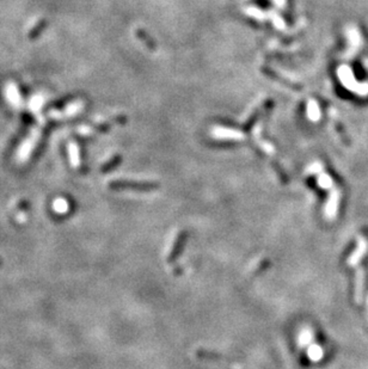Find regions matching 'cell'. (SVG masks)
Returning a JSON list of instances; mask_svg holds the SVG:
<instances>
[{"instance_id":"30bf717a","label":"cell","mask_w":368,"mask_h":369,"mask_svg":"<svg viewBox=\"0 0 368 369\" xmlns=\"http://www.w3.org/2000/svg\"><path fill=\"white\" fill-rule=\"evenodd\" d=\"M120 163H121V156H114L111 159L108 160L105 164L102 165L101 171L103 172V174H106V172L114 170L118 165H120Z\"/></svg>"},{"instance_id":"3957f363","label":"cell","mask_w":368,"mask_h":369,"mask_svg":"<svg viewBox=\"0 0 368 369\" xmlns=\"http://www.w3.org/2000/svg\"><path fill=\"white\" fill-rule=\"evenodd\" d=\"M339 206V191L337 189H332L330 192L329 200L325 205V216L329 220H332L336 218L337 210H338Z\"/></svg>"},{"instance_id":"8fae6325","label":"cell","mask_w":368,"mask_h":369,"mask_svg":"<svg viewBox=\"0 0 368 369\" xmlns=\"http://www.w3.org/2000/svg\"><path fill=\"white\" fill-rule=\"evenodd\" d=\"M314 340V333H312L311 330L305 329L302 330V332L299 336V346L300 347H307L309 343Z\"/></svg>"},{"instance_id":"8992f818","label":"cell","mask_w":368,"mask_h":369,"mask_svg":"<svg viewBox=\"0 0 368 369\" xmlns=\"http://www.w3.org/2000/svg\"><path fill=\"white\" fill-rule=\"evenodd\" d=\"M68 153H70L71 164L77 168L80 165V151H79L78 145L75 143H71L68 145Z\"/></svg>"},{"instance_id":"52a82bcc","label":"cell","mask_w":368,"mask_h":369,"mask_svg":"<svg viewBox=\"0 0 368 369\" xmlns=\"http://www.w3.org/2000/svg\"><path fill=\"white\" fill-rule=\"evenodd\" d=\"M184 240H185V236H184V233H181L180 236H178L177 239H176V241H175L173 250H171V251H170V253H168V262L174 261L175 258H176V257L178 256V253H180V251H181L182 249H183Z\"/></svg>"},{"instance_id":"ba28073f","label":"cell","mask_w":368,"mask_h":369,"mask_svg":"<svg viewBox=\"0 0 368 369\" xmlns=\"http://www.w3.org/2000/svg\"><path fill=\"white\" fill-rule=\"evenodd\" d=\"M323 356H324V350L321 346L318 344H312L311 347L308 348V357L311 358L312 361L317 362L319 360H322Z\"/></svg>"},{"instance_id":"9a60e30c","label":"cell","mask_w":368,"mask_h":369,"mask_svg":"<svg viewBox=\"0 0 368 369\" xmlns=\"http://www.w3.org/2000/svg\"><path fill=\"white\" fill-rule=\"evenodd\" d=\"M261 111H262V109L257 110V111H254L253 115L250 117L249 121H247V123L245 125V127H244V128H245V130L251 129V127H252L254 125V123L257 122V120H259L260 116H261Z\"/></svg>"},{"instance_id":"277c9868","label":"cell","mask_w":368,"mask_h":369,"mask_svg":"<svg viewBox=\"0 0 368 369\" xmlns=\"http://www.w3.org/2000/svg\"><path fill=\"white\" fill-rule=\"evenodd\" d=\"M364 291V270L362 268L357 269L355 276V301L361 302Z\"/></svg>"},{"instance_id":"5b68a950","label":"cell","mask_w":368,"mask_h":369,"mask_svg":"<svg viewBox=\"0 0 368 369\" xmlns=\"http://www.w3.org/2000/svg\"><path fill=\"white\" fill-rule=\"evenodd\" d=\"M46 26H47V19L44 18L39 19L35 24H34L32 29L29 30V33H27V39L33 41L39 39L41 34L44 32V29H46Z\"/></svg>"},{"instance_id":"7c38bea8","label":"cell","mask_w":368,"mask_h":369,"mask_svg":"<svg viewBox=\"0 0 368 369\" xmlns=\"http://www.w3.org/2000/svg\"><path fill=\"white\" fill-rule=\"evenodd\" d=\"M263 72H264V73H266V74L268 75V77L273 78V79H274V80H277V81H281V82H284V84H285V85L290 86V88H292V89H297V90H299V89H301V86H297V85H293V84H292V82H290V81H287V80H285V79H284V78H280V77H277V75H276V73H275V72H273V71H270V70H268V68H263Z\"/></svg>"},{"instance_id":"4fadbf2b","label":"cell","mask_w":368,"mask_h":369,"mask_svg":"<svg viewBox=\"0 0 368 369\" xmlns=\"http://www.w3.org/2000/svg\"><path fill=\"white\" fill-rule=\"evenodd\" d=\"M318 184L321 185L323 189H330L333 185V182L330 176L325 175L324 172H322V174L318 176Z\"/></svg>"},{"instance_id":"5bb4252c","label":"cell","mask_w":368,"mask_h":369,"mask_svg":"<svg viewBox=\"0 0 368 369\" xmlns=\"http://www.w3.org/2000/svg\"><path fill=\"white\" fill-rule=\"evenodd\" d=\"M74 98H75L74 95L65 96V97L56 99V101H54L53 103H51V106H54V108H61V106H64L66 103H70L72 99H74Z\"/></svg>"},{"instance_id":"9c48e42d","label":"cell","mask_w":368,"mask_h":369,"mask_svg":"<svg viewBox=\"0 0 368 369\" xmlns=\"http://www.w3.org/2000/svg\"><path fill=\"white\" fill-rule=\"evenodd\" d=\"M136 36L139 37V40L141 41V42H144V44H145V46H146L147 48H150L151 50H154V49H156V48H157V47H156V43H154V41H153L152 39H151L149 34L144 32V30L137 29V30H136Z\"/></svg>"},{"instance_id":"7a4b0ae2","label":"cell","mask_w":368,"mask_h":369,"mask_svg":"<svg viewBox=\"0 0 368 369\" xmlns=\"http://www.w3.org/2000/svg\"><path fill=\"white\" fill-rule=\"evenodd\" d=\"M367 251H368V241L362 237L359 238L356 249L353 251V253L350 254V257L348 258V264L350 267H355V265L359 264L360 261L364 257V254L367 253Z\"/></svg>"},{"instance_id":"6da1fadb","label":"cell","mask_w":368,"mask_h":369,"mask_svg":"<svg viewBox=\"0 0 368 369\" xmlns=\"http://www.w3.org/2000/svg\"><path fill=\"white\" fill-rule=\"evenodd\" d=\"M159 187L158 183L154 182H132V181H121V179H116V181H111L109 183V188L112 190H154Z\"/></svg>"}]
</instances>
